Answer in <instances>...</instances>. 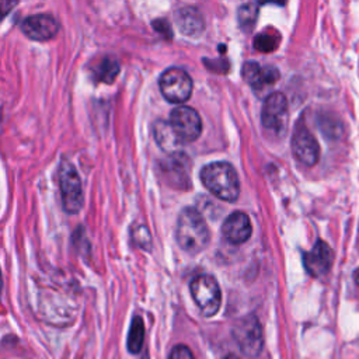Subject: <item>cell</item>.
<instances>
[{
	"label": "cell",
	"mask_w": 359,
	"mask_h": 359,
	"mask_svg": "<svg viewBox=\"0 0 359 359\" xmlns=\"http://www.w3.org/2000/svg\"><path fill=\"white\" fill-rule=\"evenodd\" d=\"M178 245L188 254L203 251L210 240V233L203 216L195 208H184L178 216L175 227Z\"/></svg>",
	"instance_id": "1"
},
{
	"label": "cell",
	"mask_w": 359,
	"mask_h": 359,
	"mask_svg": "<svg viewBox=\"0 0 359 359\" xmlns=\"http://www.w3.org/2000/svg\"><path fill=\"white\" fill-rule=\"evenodd\" d=\"M201 181L205 188L219 199L233 202L240 194V181L236 170L226 161H213L201 171Z\"/></svg>",
	"instance_id": "2"
},
{
	"label": "cell",
	"mask_w": 359,
	"mask_h": 359,
	"mask_svg": "<svg viewBox=\"0 0 359 359\" xmlns=\"http://www.w3.org/2000/svg\"><path fill=\"white\" fill-rule=\"evenodd\" d=\"M191 294L205 317L215 316L222 304V292L217 280L210 275H199L192 279Z\"/></svg>",
	"instance_id": "3"
},
{
	"label": "cell",
	"mask_w": 359,
	"mask_h": 359,
	"mask_svg": "<svg viewBox=\"0 0 359 359\" xmlns=\"http://www.w3.org/2000/svg\"><path fill=\"white\" fill-rule=\"evenodd\" d=\"M59 185L65 210L67 213H79L84 203L83 187L74 165L67 160H62L60 163Z\"/></svg>",
	"instance_id": "4"
},
{
	"label": "cell",
	"mask_w": 359,
	"mask_h": 359,
	"mask_svg": "<svg viewBox=\"0 0 359 359\" xmlns=\"http://www.w3.org/2000/svg\"><path fill=\"white\" fill-rule=\"evenodd\" d=\"M233 337L240 351L248 358H257L264 346L262 328L255 316L240 318L233 327Z\"/></svg>",
	"instance_id": "5"
},
{
	"label": "cell",
	"mask_w": 359,
	"mask_h": 359,
	"mask_svg": "<svg viewBox=\"0 0 359 359\" xmlns=\"http://www.w3.org/2000/svg\"><path fill=\"white\" fill-rule=\"evenodd\" d=\"M161 94L170 102H184L191 97L192 79L181 67H170L164 70L158 80Z\"/></svg>",
	"instance_id": "6"
},
{
	"label": "cell",
	"mask_w": 359,
	"mask_h": 359,
	"mask_svg": "<svg viewBox=\"0 0 359 359\" xmlns=\"http://www.w3.org/2000/svg\"><path fill=\"white\" fill-rule=\"evenodd\" d=\"M261 121L269 132L280 136L285 133L287 126V100L282 93H272L265 98Z\"/></svg>",
	"instance_id": "7"
},
{
	"label": "cell",
	"mask_w": 359,
	"mask_h": 359,
	"mask_svg": "<svg viewBox=\"0 0 359 359\" xmlns=\"http://www.w3.org/2000/svg\"><path fill=\"white\" fill-rule=\"evenodd\" d=\"M293 156L304 165L313 167L320 157V146L313 133L302 122L296 123L292 135Z\"/></svg>",
	"instance_id": "8"
},
{
	"label": "cell",
	"mask_w": 359,
	"mask_h": 359,
	"mask_svg": "<svg viewBox=\"0 0 359 359\" xmlns=\"http://www.w3.org/2000/svg\"><path fill=\"white\" fill-rule=\"evenodd\" d=\"M170 125L182 142H192L202 132V121L198 112L187 105L177 107L171 111Z\"/></svg>",
	"instance_id": "9"
},
{
	"label": "cell",
	"mask_w": 359,
	"mask_h": 359,
	"mask_svg": "<svg viewBox=\"0 0 359 359\" xmlns=\"http://www.w3.org/2000/svg\"><path fill=\"white\" fill-rule=\"evenodd\" d=\"M332 261H334V251L323 240H317L313 248L307 251L303 258L306 271L314 278H323L324 275H327L328 271L331 269Z\"/></svg>",
	"instance_id": "10"
},
{
	"label": "cell",
	"mask_w": 359,
	"mask_h": 359,
	"mask_svg": "<svg viewBox=\"0 0 359 359\" xmlns=\"http://www.w3.org/2000/svg\"><path fill=\"white\" fill-rule=\"evenodd\" d=\"M21 29L34 41H49L57 34L59 22L50 14H34L22 21Z\"/></svg>",
	"instance_id": "11"
},
{
	"label": "cell",
	"mask_w": 359,
	"mask_h": 359,
	"mask_svg": "<svg viewBox=\"0 0 359 359\" xmlns=\"http://www.w3.org/2000/svg\"><path fill=\"white\" fill-rule=\"evenodd\" d=\"M222 233L224 238L231 244L245 243L252 233L250 217L240 210L230 213L222 224Z\"/></svg>",
	"instance_id": "12"
},
{
	"label": "cell",
	"mask_w": 359,
	"mask_h": 359,
	"mask_svg": "<svg viewBox=\"0 0 359 359\" xmlns=\"http://www.w3.org/2000/svg\"><path fill=\"white\" fill-rule=\"evenodd\" d=\"M241 76L251 87L262 90L265 86H271L279 79V72L272 66L262 67L257 62L250 60L243 65Z\"/></svg>",
	"instance_id": "13"
},
{
	"label": "cell",
	"mask_w": 359,
	"mask_h": 359,
	"mask_svg": "<svg viewBox=\"0 0 359 359\" xmlns=\"http://www.w3.org/2000/svg\"><path fill=\"white\" fill-rule=\"evenodd\" d=\"M175 22L180 31L188 36H196L205 29L202 13L194 6H185L175 11Z\"/></svg>",
	"instance_id": "14"
},
{
	"label": "cell",
	"mask_w": 359,
	"mask_h": 359,
	"mask_svg": "<svg viewBox=\"0 0 359 359\" xmlns=\"http://www.w3.org/2000/svg\"><path fill=\"white\" fill-rule=\"evenodd\" d=\"M154 137L158 146L167 153L178 151L184 143L174 132L172 126L164 121H158L154 123Z\"/></svg>",
	"instance_id": "15"
},
{
	"label": "cell",
	"mask_w": 359,
	"mask_h": 359,
	"mask_svg": "<svg viewBox=\"0 0 359 359\" xmlns=\"http://www.w3.org/2000/svg\"><path fill=\"white\" fill-rule=\"evenodd\" d=\"M143 341H144V324H143V320L139 316H136L133 317L129 328L128 349L132 353H137L143 346Z\"/></svg>",
	"instance_id": "16"
},
{
	"label": "cell",
	"mask_w": 359,
	"mask_h": 359,
	"mask_svg": "<svg viewBox=\"0 0 359 359\" xmlns=\"http://www.w3.org/2000/svg\"><path fill=\"white\" fill-rule=\"evenodd\" d=\"M119 73V63L112 57H104L94 67V74L100 81L111 83Z\"/></svg>",
	"instance_id": "17"
},
{
	"label": "cell",
	"mask_w": 359,
	"mask_h": 359,
	"mask_svg": "<svg viewBox=\"0 0 359 359\" xmlns=\"http://www.w3.org/2000/svg\"><path fill=\"white\" fill-rule=\"evenodd\" d=\"M279 41H280V36L276 31L265 29V31H261L258 35H255L254 48L259 52L268 53V52H272L276 49Z\"/></svg>",
	"instance_id": "18"
},
{
	"label": "cell",
	"mask_w": 359,
	"mask_h": 359,
	"mask_svg": "<svg viewBox=\"0 0 359 359\" xmlns=\"http://www.w3.org/2000/svg\"><path fill=\"white\" fill-rule=\"evenodd\" d=\"M257 15H258V4L254 1L245 3L238 8V22L244 29H250L254 25Z\"/></svg>",
	"instance_id": "19"
},
{
	"label": "cell",
	"mask_w": 359,
	"mask_h": 359,
	"mask_svg": "<svg viewBox=\"0 0 359 359\" xmlns=\"http://www.w3.org/2000/svg\"><path fill=\"white\" fill-rule=\"evenodd\" d=\"M132 240L135 244L140 245L142 248H150L151 247V237L149 233V229L143 224H135L132 227Z\"/></svg>",
	"instance_id": "20"
},
{
	"label": "cell",
	"mask_w": 359,
	"mask_h": 359,
	"mask_svg": "<svg viewBox=\"0 0 359 359\" xmlns=\"http://www.w3.org/2000/svg\"><path fill=\"white\" fill-rule=\"evenodd\" d=\"M168 359H195V356L187 345H175L171 349Z\"/></svg>",
	"instance_id": "21"
},
{
	"label": "cell",
	"mask_w": 359,
	"mask_h": 359,
	"mask_svg": "<svg viewBox=\"0 0 359 359\" xmlns=\"http://www.w3.org/2000/svg\"><path fill=\"white\" fill-rule=\"evenodd\" d=\"M353 279H355V282H356V285L359 286V268L353 272Z\"/></svg>",
	"instance_id": "22"
},
{
	"label": "cell",
	"mask_w": 359,
	"mask_h": 359,
	"mask_svg": "<svg viewBox=\"0 0 359 359\" xmlns=\"http://www.w3.org/2000/svg\"><path fill=\"white\" fill-rule=\"evenodd\" d=\"M224 359H238L237 356H234V355H229V356H226Z\"/></svg>",
	"instance_id": "23"
},
{
	"label": "cell",
	"mask_w": 359,
	"mask_h": 359,
	"mask_svg": "<svg viewBox=\"0 0 359 359\" xmlns=\"http://www.w3.org/2000/svg\"><path fill=\"white\" fill-rule=\"evenodd\" d=\"M143 359H149V356H144V358H143Z\"/></svg>",
	"instance_id": "24"
}]
</instances>
